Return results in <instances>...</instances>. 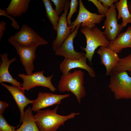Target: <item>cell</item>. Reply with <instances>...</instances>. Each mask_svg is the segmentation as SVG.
<instances>
[{"label":"cell","instance_id":"13","mask_svg":"<svg viewBox=\"0 0 131 131\" xmlns=\"http://www.w3.org/2000/svg\"><path fill=\"white\" fill-rule=\"evenodd\" d=\"M97 53L100 56L101 64L106 68V75H110L119 60L118 55L109 48L103 47H101Z\"/></svg>","mask_w":131,"mask_h":131},{"label":"cell","instance_id":"31","mask_svg":"<svg viewBox=\"0 0 131 131\" xmlns=\"http://www.w3.org/2000/svg\"><path fill=\"white\" fill-rule=\"evenodd\" d=\"M128 7L130 13L131 14V2L129 1L128 3Z\"/></svg>","mask_w":131,"mask_h":131},{"label":"cell","instance_id":"30","mask_svg":"<svg viewBox=\"0 0 131 131\" xmlns=\"http://www.w3.org/2000/svg\"><path fill=\"white\" fill-rule=\"evenodd\" d=\"M9 105L7 103L0 101V114H3L5 108L8 107Z\"/></svg>","mask_w":131,"mask_h":131},{"label":"cell","instance_id":"6","mask_svg":"<svg viewBox=\"0 0 131 131\" xmlns=\"http://www.w3.org/2000/svg\"><path fill=\"white\" fill-rule=\"evenodd\" d=\"M9 39L27 47L48 44V42L29 26L24 24Z\"/></svg>","mask_w":131,"mask_h":131},{"label":"cell","instance_id":"15","mask_svg":"<svg viewBox=\"0 0 131 131\" xmlns=\"http://www.w3.org/2000/svg\"><path fill=\"white\" fill-rule=\"evenodd\" d=\"M86 59V56L77 60L65 58L60 64V69L63 75H65L68 74L71 70L79 68L86 70L91 77H95L96 76L95 72L92 67L87 64Z\"/></svg>","mask_w":131,"mask_h":131},{"label":"cell","instance_id":"7","mask_svg":"<svg viewBox=\"0 0 131 131\" xmlns=\"http://www.w3.org/2000/svg\"><path fill=\"white\" fill-rule=\"evenodd\" d=\"M79 8L77 16L73 22L68 25L71 27V33L79 24H81L82 27L86 26L91 28L96 24H100L106 16L105 15H98L90 12L85 7L81 0H79Z\"/></svg>","mask_w":131,"mask_h":131},{"label":"cell","instance_id":"21","mask_svg":"<svg viewBox=\"0 0 131 131\" xmlns=\"http://www.w3.org/2000/svg\"><path fill=\"white\" fill-rule=\"evenodd\" d=\"M42 1L45 7L47 16L52 25L53 28L57 31L59 17L53 8L50 0H43Z\"/></svg>","mask_w":131,"mask_h":131},{"label":"cell","instance_id":"14","mask_svg":"<svg viewBox=\"0 0 131 131\" xmlns=\"http://www.w3.org/2000/svg\"><path fill=\"white\" fill-rule=\"evenodd\" d=\"M0 83L10 93L19 108L20 114L19 126L24 115L25 108L29 104L32 103L33 100L29 99L26 97L25 94V90L21 86H9L3 82Z\"/></svg>","mask_w":131,"mask_h":131},{"label":"cell","instance_id":"32","mask_svg":"<svg viewBox=\"0 0 131 131\" xmlns=\"http://www.w3.org/2000/svg\"></svg>","mask_w":131,"mask_h":131},{"label":"cell","instance_id":"16","mask_svg":"<svg viewBox=\"0 0 131 131\" xmlns=\"http://www.w3.org/2000/svg\"><path fill=\"white\" fill-rule=\"evenodd\" d=\"M2 63L0 66V82H7L13 85L21 86L22 84L14 78L9 73V68L10 65L16 61V58L14 57L9 59L8 57L7 53L0 54Z\"/></svg>","mask_w":131,"mask_h":131},{"label":"cell","instance_id":"10","mask_svg":"<svg viewBox=\"0 0 131 131\" xmlns=\"http://www.w3.org/2000/svg\"><path fill=\"white\" fill-rule=\"evenodd\" d=\"M81 25L79 24L76 26L74 31L70 34L56 49L55 51L56 55L62 56L65 58L73 60H79L86 56L84 52L75 51L73 46L74 39L77 35Z\"/></svg>","mask_w":131,"mask_h":131},{"label":"cell","instance_id":"9","mask_svg":"<svg viewBox=\"0 0 131 131\" xmlns=\"http://www.w3.org/2000/svg\"><path fill=\"white\" fill-rule=\"evenodd\" d=\"M116 9L115 4L110 8L106 15V18L103 27L105 28L104 34L110 41L114 40L123 28L121 24L118 23Z\"/></svg>","mask_w":131,"mask_h":131},{"label":"cell","instance_id":"17","mask_svg":"<svg viewBox=\"0 0 131 131\" xmlns=\"http://www.w3.org/2000/svg\"><path fill=\"white\" fill-rule=\"evenodd\" d=\"M108 48L117 54L124 49L131 48V25L125 32H120L114 40L110 41Z\"/></svg>","mask_w":131,"mask_h":131},{"label":"cell","instance_id":"23","mask_svg":"<svg viewBox=\"0 0 131 131\" xmlns=\"http://www.w3.org/2000/svg\"><path fill=\"white\" fill-rule=\"evenodd\" d=\"M15 128L8 123L3 114H0V131H16Z\"/></svg>","mask_w":131,"mask_h":131},{"label":"cell","instance_id":"26","mask_svg":"<svg viewBox=\"0 0 131 131\" xmlns=\"http://www.w3.org/2000/svg\"><path fill=\"white\" fill-rule=\"evenodd\" d=\"M88 1L91 2L95 6L100 15H106L109 10V8L105 7L99 0H88Z\"/></svg>","mask_w":131,"mask_h":131},{"label":"cell","instance_id":"19","mask_svg":"<svg viewBox=\"0 0 131 131\" xmlns=\"http://www.w3.org/2000/svg\"><path fill=\"white\" fill-rule=\"evenodd\" d=\"M32 111L30 107L25 111L22 124L16 131H41L36 125Z\"/></svg>","mask_w":131,"mask_h":131},{"label":"cell","instance_id":"12","mask_svg":"<svg viewBox=\"0 0 131 131\" xmlns=\"http://www.w3.org/2000/svg\"><path fill=\"white\" fill-rule=\"evenodd\" d=\"M70 0H67L64 11L59 17L57 25V35L52 43L53 50L55 51L70 34L71 27L67 25L66 16L70 7Z\"/></svg>","mask_w":131,"mask_h":131},{"label":"cell","instance_id":"25","mask_svg":"<svg viewBox=\"0 0 131 131\" xmlns=\"http://www.w3.org/2000/svg\"><path fill=\"white\" fill-rule=\"evenodd\" d=\"M55 6L54 9L57 15L59 16L64 10L66 0H51Z\"/></svg>","mask_w":131,"mask_h":131},{"label":"cell","instance_id":"28","mask_svg":"<svg viewBox=\"0 0 131 131\" xmlns=\"http://www.w3.org/2000/svg\"><path fill=\"white\" fill-rule=\"evenodd\" d=\"M105 7L109 8L114 4L118 2V0H99Z\"/></svg>","mask_w":131,"mask_h":131},{"label":"cell","instance_id":"11","mask_svg":"<svg viewBox=\"0 0 131 131\" xmlns=\"http://www.w3.org/2000/svg\"><path fill=\"white\" fill-rule=\"evenodd\" d=\"M69 94H57L45 92H39L37 97L33 100L31 110L36 112L41 109L54 105H59L63 99L69 97Z\"/></svg>","mask_w":131,"mask_h":131},{"label":"cell","instance_id":"8","mask_svg":"<svg viewBox=\"0 0 131 131\" xmlns=\"http://www.w3.org/2000/svg\"><path fill=\"white\" fill-rule=\"evenodd\" d=\"M8 41L16 49L27 74H32L34 68L33 62L36 57V50L39 45L27 47L21 45L9 38Z\"/></svg>","mask_w":131,"mask_h":131},{"label":"cell","instance_id":"20","mask_svg":"<svg viewBox=\"0 0 131 131\" xmlns=\"http://www.w3.org/2000/svg\"><path fill=\"white\" fill-rule=\"evenodd\" d=\"M118 14L117 19H122L121 25L123 28L128 24L131 23V14L130 13L127 0H120L115 3Z\"/></svg>","mask_w":131,"mask_h":131},{"label":"cell","instance_id":"3","mask_svg":"<svg viewBox=\"0 0 131 131\" xmlns=\"http://www.w3.org/2000/svg\"><path fill=\"white\" fill-rule=\"evenodd\" d=\"M80 31L86 38V45L83 49L85 51L86 57L91 65L96 49L100 46L108 48L110 41L107 39L103 32L96 25L91 28L86 26L82 27Z\"/></svg>","mask_w":131,"mask_h":131},{"label":"cell","instance_id":"29","mask_svg":"<svg viewBox=\"0 0 131 131\" xmlns=\"http://www.w3.org/2000/svg\"><path fill=\"white\" fill-rule=\"evenodd\" d=\"M6 25V22L1 21L0 22V40H1L4 33V32L5 30Z\"/></svg>","mask_w":131,"mask_h":131},{"label":"cell","instance_id":"18","mask_svg":"<svg viewBox=\"0 0 131 131\" xmlns=\"http://www.w3.org/2000/svg\"><path fill=\"white\" fill-rule=\"evenodd\" d=\"M30 0H11L5 9L7 14L13 17H19L25 13L28 9Z\"/></svg>","mask_w":131,"mask_h":131},{"label":"cell","instance_id":"4","mask_svg":"<svg viewBox=\"0 0 131 131\" xmlns=\"http://www.w3.org/2000/svg\"><path fill=\"white\" fill-rule=\"evenodd\" d=\"M109 88L116 99H131V76L126 71L112 72L110 75Z\"/></svg>","mask_w":131,"mask_h":131},{"label":"cell","instance_id":"22","mask_svg":"<svg viewBox=\"0 0 131 131\" xmlns=\"http://www.w3.org/2000/svg\"><path fill=\"white\" fill-rule=\"evenodd\" d=\"M127 71L131 72V53L125 57L120 58L112 72H119Z\"/></svg>","mask_w":131,"mask_h":131},{"label":"cell","instance_id":"5","mask_svg":"<svg viewBox=\"0 0 131 131\" xmlns=\"http://www.w3.org/2000/svg\"><path fill=\"white\" fill-rule=\"evenodd\" d=\"M44 72L39 71L30 75L19 74L18 76L23 80L22 88L28 91L36 86H41L48 88L52 92H55L56 89L51 81L53 74L50 76L46 77L43 74Z\"/></svg>","mask_w":131,"mask_h":131},{"label":"cell","instance_id":"33","mask_svg":"<svg viewBox=\"0 0 131 131\" xmlns=\"http://www.w3.org/2000/svg\"></svg>","mask_w":131,"mask_h":131},{"label":"cell","instance_id":"1","mask_svg":"<svg viewBox=\"0 0 131 131\" xmlns=\"http://www.w3.org/2000/svg\"><path fill=\"white\" fill-rule=\"evenodd\" d=\"M58 107L56 106L52 110L49 109L37 111L34 115L36 123L41 131H57L67 120L74 118L79 113L72 112L66 115L57 113Z\"/></svg>","mask_w":131,"mask_h":131},{"label":"cell","instance_id":"24","mask_svg":"<svg viewBox=\"0 0 131 131\" xmlns=\"http://www.w3.org/2000/svg\"><path fill=\"white\" fill-rule=\"evenodd\" d=\"M79 3L77 0H71L70 3V9L69 13L66 18L68 25L71 24V19L73 14L76 12L77 10V8Z\"/></svg>","mask_w":131,"mask_h":131},{"label":"cell","instance_id":"2","mask_svg":"<svg viewBox=\"0 0 131 131\" xmlns=\"http://www.w3.org/2000/svg\"><path fill=\"white\" fill-rule=\"evenodd\" d=\"M84 73L81 70H76L67 74L63 75L59 82L57 87L61 92H71L76 97L78 103L86 95L84 86Z\"/></svg>","mask_w":131,"mask_h":131},{"label":"cell","instance_id":"27","mask_svg":"<svg viewBox=\"0 0 131 131\" xmlns=\"http://www.w3.org/2000/svg\"><path fill=\"white\" fill-rule=\"evenodd\" d=\"M0 16H6L9 18L12 21V23L10 24L11 25L13 28L17 30L19 29L20 27L18 23L15 20L13 17H12L10 15H8L7 14L6 10L0 8Z\"/></svg>","mask_w":131,"mask_h":131}]
</instances>
